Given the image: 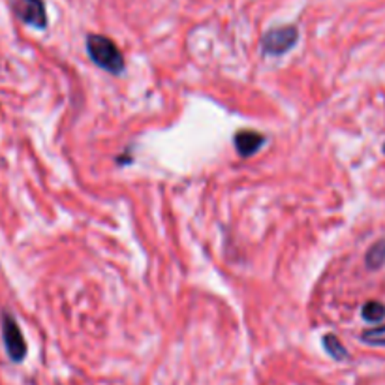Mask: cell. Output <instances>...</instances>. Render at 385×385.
I'll return each mask as SVG.
<instances>
[{
    "label": "cell",
    "instance_id": "obj_1",
    "mask_svg": "<svg viewBox=\"0 0 385 385\" xmlns=\"http://www.w3.org/2000/svg\"><path fill=\"white\" fill-rule=\"evenodd\" d=\"M87 51H89L90 60L109 74L119 75L126 68L124 55L119 49V45L104 34H89L87 36Z\"/></svg>",
    "mask_w": 385,
    "mask_h": 385
},
{
    "label": "cell",
    "instance_id": "obj_2",
    "mask_svg": "<svg viewBox=\"0 0 385 385\" xmlns=\"http://www.w3.org/2000/svg\"><path fill=\"white\" fill-rule=\"evenodd\" d=\"M299 42V28L295 25L269 28L261 38V51L271 57H280L295 48Z\"/></svg>",
    "mask_w": 385,
    "mask_h": 385
},
{
    "label": "cell",
    "instance_id": "obj_3",
    "mask_svg": "<svg viewBox=\"0 0 385 385\" xmlns=\"http://www.w3.org/2000/svg\"><path fill=\"white\" fill-rule=\"evenodd\" d=\"M13 16L32 28L43 31L48 27V10L43 0H8Z\"/></svg>",
    "mask_w": 385,
    "mask_h": 385
},
{
    "label": "cell",
    "instance_id": "obj_4",
    "mask_svg": "<svg viewBox=\"0 0 385 385\" xmlns=\"http://www.w3.org/2000/svg\"><path fill=\"white\" fill-rule=\"evenodd\" d=\"M2 340H4L6 354H8V357L13 363H21L23 359L27 357L25 337H23L21 329H19L17 322L13 320V316H10L8 312L2 314Z\"/></svg>",
    "mask_w": 385,
    "mask_h": 385
},
{
    "label": "cell",
    "instance_id": "obj_5",
    "mask_svg": "<svg viewBox=\"0 0 385 385\" xmlns=\"http://www.w3.org/2000/svg\"><path fill=\"white\" fill-rule=\"evenodd\" d=\"M264 143L265 136H261L259 132H254V130H241L233 138V145L237 148L239 156H243V158H248V156L258 153Z\"/></svg>",
    "mask_w": 385,
    "mask_h": 385
},
{
    "label": "cell",
    "instance_id": "obj_6",
    "mask_svg": "<svg viewBox=\"0 0 385 385\" xmlns=\"http://www.w3.org/2000/svg\"><path fill=\"white\" fill-rule=\"evenodd\" d=\"M364 264H367L369 269H380L381 265L385 264V239H380L378 243L369 248Z\"/></svg>",
    "mask_w": 385,
    "mask_h": 385
},
{
    "label": "cell",
    "instance_id": "obj_7",
    "mask_svg": "<svg viewBox=\"0 0 385 385\" xmlns=\"http://www.w3.org/2000/svg\"><path fill=\"white\" fill-rule=\"evenodd\" d=\"M323 348H325V352H327L332 359H337V361L348 359V349L344 348L342 342H340L335 335H325V337H323Z\"/></svg>",
    "mask_w": 385,
    "mask_h": 385
},
{
    "label": "cell",
    "instance_id": "obj_8",
    "mask_svg": "<svg viewBox=\"0 0 385 385\" xmlns=\"http://www.w3.org/2000/svg\"><path fill=\"white\" fill-rule=\"evenodd\" d=\"M361 314L367 322H381L385 318V305L380 301H369L364 303L363 308H361Z\"/></svg>",
    "mask_w": 385,
    "mask_h": 385
},
{
    "label": "cell",
    "instance_id": "obj_9",
    "mask_svg": "<svg viewBox=\"0 0 385 385\" xmlns=\"http://www.w3.org/2000/svg\"><path fill=\"white\" fill-rule=\"evenodd\" d=\"M361 340L370 346H385V325L374 329H367L361 335Z\"/></svg>",
    "mask_w": 385,
    "mask_h": 385
}]
</instances>
